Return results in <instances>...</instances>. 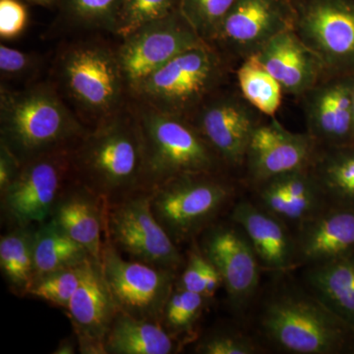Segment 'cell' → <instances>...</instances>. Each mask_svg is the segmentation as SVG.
Listing matches in <instances>:
<instances>
[{"mask_svg":"<svg viewBox=\"0 0 354 354\" xmlns=\"http://www.w3.org/2000/svg\"><path fill=\"white\" fill-rule=\"evenodd\" d=\"M101 266L118 311L135 318L162 321L176 288L177 272L122 257L106 239Z\"/></svg>","mask_w":354,"mask_h":354,"instance_id":"9c48e42d","label":"cell"},{"mask_svg":"<svg viewBox=\"0 0 354 354\" xmlns=\"http://www.w3.org/2000/svg\"><path fill=\"white\" fill-rule=\"evenodd\" d=\"M76 353V342L72 339H65L58 344L55 354H74Z\"/></svg>","mask_w":354,"mask_h":354,"instance_id":"ab89813d","label":"cell"},{"mask_svg":"<svg viewBox=\"0 0 354 354\" xmlns=\"http://www.w3.org/2000/svg\"><path fill=\"white\" fill-rule=\"evenodd\" d=\"M34 258L37 281L58 270L82 264L93 257L50 218L35 230Z\"/></svg>","mask_w":354,"mask_h":354,"instance_id":"4316f807","label":"cell"},{"mask_svg":"<svg viewBox=\"0 0 354 354\" xmlns=\"http://www.w3.org/2000/svg\"><path fill=\"white\" fill-rule=\"evenodd\" d=\"M72 171L104 205L146 189L145 153L139 121L111 116L72 151Z\"/></svg>","mask_w":354,"mask_h":354,"instance_id":"6da1fadb","label":"cell"},{"mask_svg":"<svg viewBox=\"0 0 354 354\" xmlns=\"http://www.w3.org/2000/svg\"><path fill=\"white\" fill-rule=\"evenodd\" d=\"M195 353L201 354H255L260 348L248 335L232 330H218L198 342Z\"/></svg>","mask_w":354,"mask_h":354,"instance_id":"e575fe53","label":"cell"},{"mask_svg":"<svg viewBox=\"0 0 354 354\" xmlns=\"http://www.w3.org/2000/svg\"><path fill=\"white\" fill-rule=\"evenodd\" d=\"M230 218L245 232L262 267L286 272L297 264L295 237L278 216L255 203L242 200L235 204Z\"/></svg>","mask_w":354,"mask_h":354,"instance_id":"44dd1931","label":"cell"},{"mask_svg":"<svg viewBox=\"0 0 354 354\" xmlns=\"http://www.w3.org/2000/svg\"><path fill=\"white\" fill-rule=\"evenodd\" d=\"M202 234L200 250L220 272L230 306L243 311L260 283L262 266L252 244L234 221L215 223Z\"/></svg>","mask_w":354,"mask_h":354,"instance_id":"5bb4252c","label":"cell"},{"mask_svg":"<svg viewBox=\"0 0 354 354\" xmlns=\"http://www.w3.org/2000/svg\"><path fill=\"white\" fill-rule=\"evenodd\" d=\"M188 256L187 264L176 281V288L204 295L206 257L197 245L191 249Z\"/></svg>","mask_w":354,"mask_h":354,"instance_id":"8d00e7d4","label":"cell"},{"mask_svg":"<svg viewBox=\"0 0 354 354\" xmlns=\"http://www.w3.org/2000/svg\"><path fill=\"white\" fill-rule=\"evenodd\" d=\"M123 39L118 57L125 82L135 91L177 55L208 44L180 11L142 26Z\"/></svg>","mask_w":354,"mask_h":354,"instance_id":"8fae6325","label":"cell"},{"mask_svg":"<svg viewBox=\"0 0 354 354\" xmlns=\"http://www.w3.org/2000/svg\"><path fill=\"white\" fill-rule=\"evenodd\" d=\"M180 11V0H125L114 34L125 38L142 26Z\"/></svg>","mask_w":354,"mask_h":354,"instance_id":"4dcf8cb0","label":"cell"},{"mask_svg":"<svg viewBox=\"0 0 354 354\" xmlns=\"http://www.w3.org/2000/svg\"><path fill=\"white\" fill-rule=\"evenodd\" d=\"M145 153L146 189L184 174H215L223 165L191 121L156 108L139 120Z\"/></svg>","mask_w":354,"mask_h":354,"instance_id":"3957f363","label":"cell"},{"mask_svg":"<svg viewBox=\"0 0 354 354\" xmlns=\"http://www.w3.org/2000/svg\"><path fill=\"white\" fill-rule=\"evenodd\" d=\"M295 22L292 0H236L209 44L223 57L241 62L295 29Z\"/></svg>","mask_w":354,"mask_h":354,"instance_id":"7c38bea8","label":"cell"},{"mask_svg":"<svg viewBox=\"0 0 354 354\" xmlns=\"http://www.w3.org/2000/svg\"><path fill=\"white\" fill-rule=\"evenodd\" d=\"M196 111L193 124L223 165L244 167L249 142L263 114L241 93L209 97Z\"/></svg>","mask_w":354,"mask_h":354,"instance_id":"9a60e30c","label":"cell"},{"mask_svg":"<svg viewBox=\"0 0 354 354\" xmlns=\"http://www.w3.org/2000/svg\"><path fill=\"white\" fill-rule=\"evenodd\" d=\"M81 353L106 354L104 339L118 309L102 272L101 262L90 258L66 308Z\"/></svg>","mask_w":354,"mask_h":354,"instance_id":"ac0fdd59","label":"cell"},{"mask_svg":"<svg viewBox=\"0 0 354 354\" xmlns=\"http://www.w3.org/2000/svg\"><path fill=\"white\" fill-rule=\"evenodd\" d=\"M176 342L158 321L118 311L104 339V348L106 354H171Z\"/></svg>","mask_w":354,"mask_h":354,"instance_id":"d4e9b609","label":"cell"},{"mask_svg":"<svg viewBox=\"0 0 354 354\" xmlns=\"http://www.w3.org/2000/svg\"><path fill=\"white\" fill-rule=\"evenodd\" d=\"M27 1L32 2V3L39 4L43 6H50L55 0H27Z\"/></svg>","mask_w":354,"mask_h":354,"instance_id":"60d3db41","label":"cell"},{"mask_svg":"<svg viewBox=\"0 0 354 354\" xmlns=\"http://www.w3.org/2000/svg\"><path fill=\"white\" fill-rule=\"evenodd\" d=\"M256 57L278 80L285 94L301 97L326 72L320 58L295 30H288L265 44Z\"/></svg>","mask_w":354,"mask_h":354,"instance_id":"d6986e66","label":"cell"},{"mask_svg":"<svg viewBox=\"0 0 354 354\" xmlns=\"http://www.w3.org/2000/svg\"><path fill=\"white\" fill-rule=\"evenodd\" d=\"M295 31L327 73L354 74V0H292Z\"/></svg>","mask_w":354,"mask_h":354,"instance_id":"30bf717a","label":"cell"},{"mask_svg":"<svg viewBox=\"0 0 354 354\" xmlns=\"http://www.w3.org/2000/svg\"><path fill=\"white\" fill-rule=\"evenodd\" d=\"M28 12L19 0H0V36L14 39L24 31Z\"/></svg>","mask_w":354,"mask_h":354,"instance_id":"d590c367","label":"cell"},{"mask_svg":"<svg viewBox=\"0 0 354 354\" xmlns=\"http://www.w3.org/2000/svg\"><path fill=\"white\" fill-rule=\"evenodd\" d=\"M225 58L209 44L177 55L148 77L136 92L153 108L187 118L215 92L225 76Z\"/></svg>","mask_w":354,"mask_h":354,"instance_id":"8992f818","label":"cell"},{"mask_svg":"<svg viewBox=\"0 0 354 354\" xmlns=\"http://www.w3.org/2000/svg\"><path fill=\"white\" fill-rule=\"evenodd\" d=\"M354 74L325 73L299 97L304 104L307 133L320 147L354 143Z\"/></svg>","mask_w":354,"mask_h":354,"instance_id":"e0dca14e","label":"cell"},{"mask_svg":"<svg viewBox=\"0 0 354 354\" xmlns=\"http://www.w3.org/2000/svg\"><path fill=\"white\" fill-rule=\"evenodd\" d=\"M106 239L128 259L178 272L184 259L178 245L151 208V191H140L106 205Z\"/></svg>","mask_w":354,"mask_h":354,"instance_id":"52a82bcc","label":"cell"},{"mask_svg":"<svg viewBox=\"0 0 354 354\" xmlns=\"http://www.w3.org/2000/svg\"><path fill=\"white\" fill-rule=\"evenodd\" d=\"M295 239L297 263L304 265L354 252V209L329 205L300 223Z\"/></svg>","mask_w":354,"mask_h":354,"instance_id":"7402d4cb","label":"cell"},{"mask_svg":"<svg viewBox=\"0 0 354 354\" xmlns=\"http://www.w3.org/2000/svg\"><path fill=\"white\" fill-rule=\"evenodd\" d=\"M256 187L258 205L285 223L299 225L329 206L310 167L272 177Z\"/></svg>","mask_w":354,"mask_h":354,"instance_id":"ffe728a7","label":"cell"},{"mask_svg":"<svg viewBox=\"0 0 354 354\" xmlns=\"http://www.w3.org/2000/svg\"><path fill=\"white\" fill-rule=\"evenodd\" d=\"M209 300L200 293L174 288L165 305L160 322L177 341L179 335L188 334L194 329Z\"/></svg>","mask_w":354,"mask_h":354,"instance_id":"f546056e","label":"cell"},{"mask_svg":"<svg viewBox=\"0 0 354 354\" xmlns=\"http://www.w3.org/2000/svg\"><path fill=\"white\" fill-rule=\"evenodd\" d=\"M62 79L74 101L106 118L118 106L125 82L118 55L100 46H81L67 53Z\"/></svg>","mask_w":354,"mask_h":354,"instance_id":"4fadbf2b","label":"cell"},{"mask_svg":"<svg viewBox=\"0 0 354 354\" xmlns=\"http://www.w3.org/2000/svg\"><path fill=\"white\" fill-rule=\"evenodd\" d=\"M150 191L153 216L177 245L215 225L234 194L218 172L174 177Z\"/></svg>","mask_w":354,"mask_h":354,"instance_id":"277c9868","label":"cell"},{"mask_svg":"<svg viewBox=\"0 0 354 354\" xmlns=\"http://www.w3.org/2000/svg\"><path fill=\"white\" fill-rule=\"evenodd\" d=\"M125 0H62L65 11L80 24L113 32Z\"/></svg>","mask_w":354,"mask_h":354,"instance_id":"836d02e7","label":"cell"},{"mask_svg":"<svg viewBox=\"0 0 354 354\" xmlns=\"http://www.w3.org/2000/svg\"><path fill=\"white\" fill-rule=\"evenodd\" d=\"M87 261L82 264L58 270L37 279L30 288L28 295L55 306L66 308L80 283Z\"/></svg>","mask_w":354,"mask_h":354,"instance_id":"1f68e13d","label":"cell"},{"mask_svg":"<svg viewBox=\"0 0 354 354\" xmlns=\"http://www.w3.org/2000/svg\"><path fill=\"white\" fill-rule=\"evenodd\" d=\"M0 143L21 165L48 153L70 150L85 136L82 125L50 88L1 91Z\"/></svg>","mask_w":354,"mask_h":354,"instance_id":"7a4b0ae2","label":"cell"},{"mask_svg":"<svg viewBox=\"0 0 354 354\" xmlns=\"http://www.w3.org/2000/svg\"><path fill=\"white\" fill-rule=\"evenodd\" d=\"M236 0H180V12L206 43L218 28Z\"/></svg>","mask_w":354,"mask_h":354,"instance_id":"d6a6232c","label":"cell"},{"mask_svg":"<svg viewBox=\"0 0 354 354\" xmlns=\"http://www.w3.org/2000/svg\"><path fill=\"white\" fill-rule=\"evenodd\" d=\"M34 57L16 48L0 46V71L6 77H16L27 73L34 66Z\"/></svg>","mask_w":354,"mask_h":354,"instance_id":"74e56055","label":"cell"},{"mask_svg":"<svg viewBox=\"0 0 354 354\" xmlns=\"http://www.w3.org/2000/svg\"><path fill=\"white\" fill-rule=\"evenodd\" d=\"M306 281L317 299L354 330V252L309 266Z\"/></svg>","mask_w":354,"mask_h":354,"instance_id":"cb8c5ba5","label":"cell"},{"mask_svg":"<svg viewBox=\"0 0 354 354\" xmlns=\"http://www.w3.org/2000/svg\"><path fill=\"white\" fill-rule=\"evenodd\" d=\"M106 205L80 183L67 187L58 200L51 218L91 257L101 262L106 230Z\"/></svg>","mask_w":354,"mask_h":354,"instance_id":"603a6c76","label":"cell"},{"mask_svg":"<svg viewBox=\"0 0 354 354\" xmlns=\"http://www.w3.org/2000/svg\"><path fill=\"white\" fill-rule=\"evenodd\" d=\"M71 153L59 151L22 165L12 183L0 192L2 216L9 225L35 227L51 218L67 188Z\"/></svg>","mask_w":354,"mask_h":354,"instance_id":"ba28073f","label":"cell"},{"mask_svg":"<svg viewBox=\"0 0 354 354\" xmlns=\"http://www.w3.org/2000/svg\"><path fill=\"white\" fill-rule=\"evenodd\" d=\"M236 79L242 97L266 118H274L285 93L259 58L253 55L241 60Z\"/></svg>","mask_w":354,"mask_h":354,"instance_id":"f1b7e54d","label":"cell"},{"mask_svg":"<svg viewBox=\"0 0 354 354\" xmlns=\"http://www.w3.org/2000/svg\"><path fill=\"white\" fill-rule=\"evenodd\" d=\"M310 169L330 206L354 209V143L320 147Z\"/></svg>","mask_w":354,"mask_h":354,"instance_id":"484cf974","label":"cell"},{"mask_svg":"<svg viewBox=\"0 0 354 354\" xmlns=\"http://www.w3.org/2000/svg\"><path fill=\"white\" fill-rule=\"evenodd\" d=\"M319 149L308 133L288 131L274 118L262 120L247 148V177L256 186L281 174L308 169Z\"/></svg>","mask_w":354,"mask_h":354,"instance_id":"2e32d148","label":"cell"},{"mask_svg":"<svg viewBox=\"0 0 354 354\" xmlns=\"http://www.w3.org/2000/svg\"><path fill=\"white\" fill-rule=\"evenodd\" d=\"M353 138H354V95H353Z\"/></svg>","mask_w":354,"mask_h":354,"instance_id":"b9f144b4","label":"cell"},{"mask_svg":"<svg viewBox=\"0 0 354 354\" xmlns=\"http://www.w3.org/2000/svg\"><path fill=\"white\" fill-rule=\"evenodd\" d=\"M22 165L3 144L0 143V192L6 189L17 176Z\"/></svg>","mask_w":354,"mask_h":354,"instance_id":"f35d334b","label":"cell"},{"mask_svg":"<svg viewBox=\"0 0 354 354\" xmlns=\"http://www.w3.org/2000/svg\"><path fill=\"white\" fill-rule=\"evenodd\" d=\"M35 227H12L0 239V269L15 295H28L35 281Z\"/></svg>","mask_w":354,"mask_h":354,"instance_id":"83f0119b","label":"cell"},{"mask_svg":"<svg viewBox=\"0 0 354 354\" xmlns=\"http://www.w3.org/2000/svg\"><path fill=\"white\" fill-rule=\"evenodd\" d=\"M266 337L286 353H339L351 330L315 297L283 293L266 304L261 316Z\"/></svg>","mask_w":354,"mask_h":354,"instance_id":"5b68a950","label":"cell"}]
</instances>
